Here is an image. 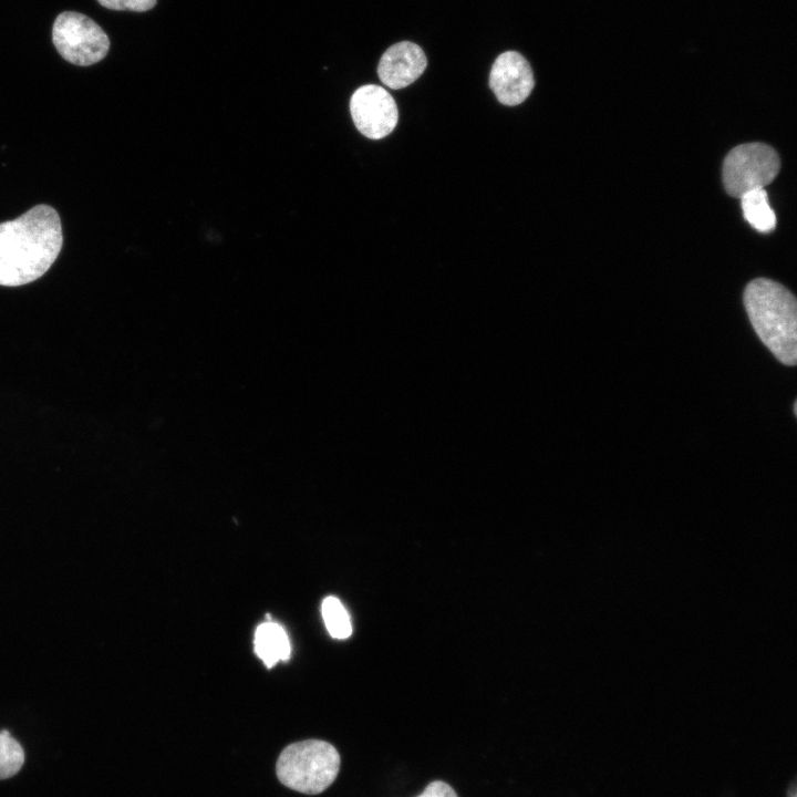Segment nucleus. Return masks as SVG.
Returning <instances> with one entry per match:
<instances>
[{"mask_svg":"<svg viewBox=\"0 0 797 797\" xmlns=\"http://www.w3.org/2000/svg\"><path fill=\"white\" fill-rule=\"evenodd\" d=\"M52 40L64 60L81 66L101 61L110 49V40L103 29L87 15L73 11L56 17Z\"/></svg>","mask_w":797,"mask_h":797,"instance_id":"obj_5","label":"nucleus"},{"mask_svg":"<svg viewBox=\"0 0 797 797\" xmlns=\"http://www.w3.org/2000/svg\"><path fill=\"white\" fill-rule=\"evenodd\" d=\"M780 161L776 151L763 143H747L734 147L723 163V184L734 197L760 189L777 176Z\"/></svg>","mask_w":797,"mask_h":797,"instance_id":"obj_4","label":"nucleus"},{"mask_svg":"<svg viewBox=\"0 0 797 797\" xmlns=\"http://www.w3.org/2000/svg\"><path fill=\"white\" fill-rule=\"evenodd\" d=\"M253 646L256 654L267 667L288 660L291 654L290 641L284 629L273 621H266L257 627Z\"/></svg>","mask_w":797,"mask_h":797,"instance_id":"obj_9","label":"nucleus"},{"mask_svg":"<svg viewBox=\"0 0 797 797\" xmlns=\"http://www.w3.org/2000/svg\"><path fill=\"white\" fill-rule=\"evenodd\" d=\"M427 60L422 48L410 41L391 45L381 56L377 74L390 89H403L415 82L425 71Z\"/></svg>","mask_w":797,"mask_h":797,"instance_id":"obj_8","label":"nucleus"},{"mask_svg":"<svg viewBox=\"0 0 797 797\" xmlns=\"http://www.w3.org/2000/svg\"><path fill=\"white\" fill-rule=\"evenodd\" d=\"M739 198L743 215L752 227L762 232H768L775 228L776 216L764 188L747 192Z\"/></svg>","mask_w":797,"mask_h":797,"instance_id":"obj_10","label":"nucleus"},{"mask_svg":"<svg viewBox=\"0 0 797 797\" xmlns=\"http://www.w3.org/2000/svg\"><path fill=\"white\" fill-rule=\"evenodd\" d=\"M340 755L324 741L307 739L288 745L279 755L276 773L286 787L307 795L325 790L337 778Z\"/></svg>","mask_w":797,"mask_h":797,"instance_id":"obj_3","label":"nucleus"},{"mask_svg":"<svg viewBox=\"0 0 797 797\" xmlns=\"http://www.w3.org/2000/svg\"><path fill=\"white\" fill-rule=\"evenodd\" d=\"M61 220L54 208L38 205L0 224V286L17 287L44 275L62 248Z\"/></svg>","mask_w":797,"mask_h":797,"instance_id":"obj_1","label":"nucleus"},{"mask_svg":"<svg viewBox=\"0 0 797 797\" xmlns=\"http://www.w3.org/2000/svg\"><path fill=\"white\" fill-rule=\"evenodd\" d=\"M749 321L760 341L785 365L797 361V303L783 284L766 278L751 281L744 291Z\"/></svg>","mask_w":797,"mask_h":797,"instance_id":"obj_2","label":"nucleus"},{"mask_svg":"<svg viewBox=\"0 0 797 797\" xmlns=\"http://www.w3.org/2000/svg\"><path fill=\"white\" fill-rule=\"evenodd\" d=\"M322 618L330 635L334 639H346L352 633V624L348 611L341 601L327 597L321 605Z\"/></svg>","mask_w":797,"mask_h":797,"instance_id":"obj_11","label":"nucleus"},{"mask_svg":"<svg viewBox=\"0 0 797 797\" xmlns=\"http://www.w3.org/2000/svg\"><path fill=\"white\" fill-rule=\"evenodd\" d=\"M534 85L531 66L520 53L507 51L495 60L489 74V86L501 104L515 106L522 103Z\"/></svg>","mask_w":797,"mask_h":797,"instance_id":"obj_7","label":"nucleus"},{"mask_svg":"<svg viewBox=\"0 0 797 797\" xmlns=\"http://www.w3.org/2000/svg\"><path fill=\"white\" fill-rule=\"evenodd\" d=\"M350 112L358 131L371 139L387 136L398 120L394 99L385 89L375 84L363 85L353 93Z\"/></svg>","mask_w":797,"mask_h":797,"instance_id":"obj_6","label":"nucleus"},{"mask_svg":"<svg viewBox=\"0 0 797 797\" xmlns=\"http://www.w3.org/2000/svg\"><path fill=\"white\" fill-rule=\"evenodd\" d=\"M793 410H794V414H795V416H796V415H797V401L794 402V408H793Z\"/></svg>","mask_w":797,"mask_h":797,"instance_id":"obj_15","label":"nucleus"},{"mask_svg":"<svg viewBox=\"0 0 797 797\" xmlns=\"http://www.w3.org/2000/svg\"><path fill=\"white\" fill-rule=\"evenodd\" d=\"M24 762L22 746L8 731L0 732V779L15 775Z\"/></svg>","mask_w":797,"mask_h":797,"instance_id":"obj_12","label":"nucleus"},{"mask_svg":"<svg viewBox=\"0 0 797 797\" xmlns=\"http://www.w3.org/2000/svg\"><path fill=\"white\" fill-rule=\"evenodd\" d=\"M417 797H458L455 790L445 782L434 780Z\"/></svg>","mask_w":797,"mask_h":797,"instance_id":"obj_14","label":"nucleus"},{"mask_svg":"<svg viewBox=\"0 0 797 797\" xmlns=\"http://www.w3.org/2000/svg\"><path fill=\"white\" fill-rule=\"evenodd\" d=\"M99 3L111 10L144 12L152 9L157 0H97Z\"/></svg>","mask_w":797,"mask_h":797,"instance_id":"obj_13","label":"nucleus"}]
</instances>
